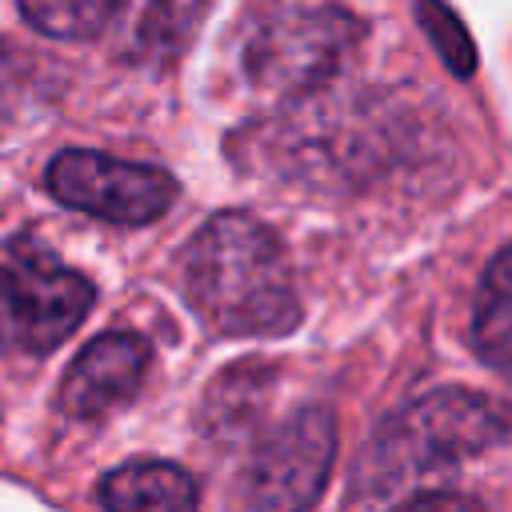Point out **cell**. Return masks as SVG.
<instances>
[{
    "mask_svg": "<svg viewBox=\"0 0 512 512\" xmlns=\"http://www.w3.org/2000/svg\"><path fill=\"white\" fill-rule=\"evenodd\" d=\"M184 296L224 336H280L300 320L288 256L272 228L248 212H220L192 236Z\"/></svg>",
    "mask_w": 512,
    "mask_h": 512,
    "instance_id": "6da1fadb",
    "label": "cell"
},
{
    "mask_svg": "<svg viewBox=\"0 0 512 512\" xmlns=\"http://www.w3.org/2000/svg\"><path fill=\"white\" fill-rule=\"evenodd\" d=\"M512 428V412L480 392L440 388L396 412L368 448L364 484H376L368 500H384V488L432 468H452L496 448Z\"/></svg>",
    "mask_w": 512,
    "mask_h": 512,
    "instance_id": "7a4b0ae2",
    "label": "cell"
},
{
    "mask_svg": "<svg viewBox=\"0 0 512 512\" xmlns=\"http://www.w3.org/2000/svg\"><path fill=\"white\" fill-rule=\"evenodd\" d=\"M360 40V20L340 0H264L248 40V80L272 96L324 88Z\"/></svg>",
    "mask_w": 512,
    "mask_h": 512,
    "instance_id": "3957f363",
    "label": "cell"
},
{
    "mask_svg": "<svg viewBox=\"0 0 512 512\" xmlns=\"http://www.w3.org/2000/svg\"><path fill=\"white\" fill-rule=\"evenodd\" d=\"M96 288L32 240L0 248V352L44 356L88 316Z\"/></svg>",
    "mask_w": 512,
    "mask_h": 512,
    "instance_id": "277c9868",
    "label": "cell"
},
{
    "mask_svg": "<svg viewBox=\"0 0 512 512\" xmlns=\"http://www.w3.org/2000/svg\"><path fill=\"white\" fill-rule=\"evenodd\" d=\"M48 192L88 216L108 224H148L164 216L176 200V180L164 168L116 160L108 152L68 148L48 164Z\"/></svg>",
    "mask_w": 512,
    "mask_h": 512,
    "instance_id": "5b68a950",
    "label": "cell"
},
{
    "mask_svg": "<svg viewBox=\"0 0 512 512\" xmlns=\"http://www.w3.org/2000/svg\"><path fill=\"white\" fill-rule=\"evenodd\" d=\"M336 456V420L328 408H300L252 456L248 500L256 508H308L316 504Z\"/></svg>",
    "mask_w": 512,
    "mask_h": 512,
    "instance_id": "8992f818",
    "label": "cell"
},
{
    "mask_svg": "<svg viewBox=\"0 0 512 512\" xmlns=\"http://www.w3.org/2000/svg\"><path fill=\"white\" fill-rule=\"evenodd\" d=\"M148 368V340L136 332H104L68 364L60 408L76 420H96L136 396Z\"/></svg>",
    "mask_w": 512,
    "mask_h": 512,
    "instance_id": "52a82bcc",
    "label": "cell"
},
{
    "mask_svg": "<svg viewBox=\"0 0 512 512\" xmlns=\"http://www.w3.org/2000/svg\"><path fill=\"white\" fill-rule=\"evenodd\" d=\"M196 500V480L168 460H132L100 480V504L116 512H184Z\"/></svg>",
    "mask_w": 512,
    "mask_h": 512,
    "instance_id": "ba28073f",
    "label": "cell"
},
{
    "mask_svg": "<svg viewBox=\"0 0 512 512\" xmlns=\"http://www.w3.org/2000/svg\"><path fill=\"white\" fill-rule=\"evenodd\" d=\"M472 344L492 368L512 372V248L492 256L484 268L472 312Z\"/></svg>",
    "mask_w": 512,
    "mask_h": 512,
    "instance_id": "9c48e42d",
    "label": "cell"
},
{
    "mask_svg": "<svg viewBox=\"0 0 512 512\" xmlns=\"http://www.w3.org/2000/svg\"><path fill=\"white\" fill-rule=\"evenodd\" d=\"M24 20L56 40H88L96 36L108 20L116 0H16Z\"/></svg>",
    "mask_w": 512,
    "mask_h": 512,
    "instance_id": "30bf717a",
    "label": "cell"
},
{
    "mask_svg": "<svg viewBox=\"0 0 512 512\" xmlns=\"http://www.w3.org/2000/svg\"><path fill=\"white\" fill-rule=\"evenodd\" d=\"M200 8H204V0H152L148 20H144L140 32H144V40H148L152 48L168 52V48H176V44L192 32Z\"/></svg>",
    "mask_w": 512,
    "mask_h": 512,
    "instance_id": "8fae6325",
    "label": "cell"
},
{
    "mask_svg": "<svg viewBox=\"0 0 512 512\" xmlns=\"http://www.w3.org/2000/svg\"><path fill=\"white\" fill-rule=\"evenodd\" d=\"M404 504H408V508H432V504H440V508H460V504H472V500L452 496V492H428V496H408Z\"/></svg>",
    "mask_w": 512,
    "mask_h": 512,
    "instance_id": "7c38bea8",
    "label": "cell"
}]
</instances>
